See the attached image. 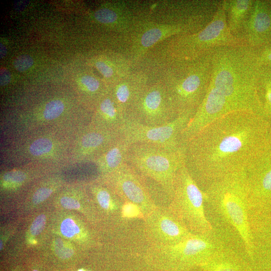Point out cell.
<instances>
[{
  "mask_svg": "<svg viewBox=\"0 0 271 271\" xmlns=\"http://www.w3.org/2000/svg\"><path fill=\"white\" fill-rule=\"evenodd\" d=\"M11 75L10 72L6 69H1L0 73V83L1 86L7 85L11 81Z\"/></svg>",
  "mask_w": 271,
  "mask_h": 271,
  "instance_id": "e575fe53",
  "label": "cell"
},
{
  "mask_svg": "<svg viewBox=\"0 0 271 271\" xmlns=\"http://www.w3.org/2000/svg\"><path fill=\"white\" fill-rule=\"evenodd\" d=\"M99 111L101 120L110 130H117L123 123L125 117L113 97H106L100 102Z\"/></svg>",
  "mask_w": 271,
  "mask_h": 271,
  "instance_id": "ffe728a7",
  "label": "cell"
},
{
  "mask_svg": "<svg viewBox=\"0 0 271 271\" xmlns=\"http://www.w3.org/2000/svg\"><path fill=\"white\" fill-rule=\"evenodd\" d=\"M82 84L87 90L91 93L97 91L100 86V82L94 77L90 75H84L81 78Z\"/></svg>",
  "mask_w": 271,
  "mask_h": 271,
  "instance_id": "4316f807",
  "label": "cell"
},
{
  "mask_svg": "<svg viewBox=\"0 0 271 271\" xmlns=\"http://www.w3.org/2000/svg\"><path fill=\"white\" fill-rule=\"evenodd\" d=\"M127 163L142 177L157 183L171 200L177 174L185 165L183 146L172 150L149 144H131Z\"/></svg>",
  "mask_w": 271,
  "mask_h": 271,
  "instance_id": "8992f818",
  "label": "cell"
},
{
  "mask_svg": "<svg viewBox=\"0 0 271 271\" xmlns=\"http://www.w3.org/2000/svg\"><path fill=\"white\" fill-rule=\"evenodd\" d=\"M270 127L265 118L253 112L226 114L182 144L185 166L197 184L243 170Z\"/></svg>",
  "mask_w": 271,
  "mask_h": 271,
  "instance_id": "6da1fadb",
  "label": "cell"
},
{
  "mask_svg": "<svg viewBox=\"0 0 271 271\" xmlns=\"http://www.w3.org/2000/svg\"><path fill=\"white\" fill-rule=\"evenodd\" d=\"M53 147L52 142L46 138L35 140L30 146V153L35 156L43 155L49 152Z\"/></svg>",
  "mask_w": 271,
  "mask_h": 271,
  "instance_id": "603a6c76",
  "label": "cell"
},
{
  "mask_svg": "<svg viewBox=\"0 0 271 271\" xmlns=\"http://www.w3.org/2000/svg\"><path fill=\"white\" fill-rule=\"evenodd\" d=\"M241 40L254 49L271 43V5L268 0H254Z\"/></svg>",
  "mask_w": 271,
  "mask_h": 271,
  "instance_id": "9a60e30c",
  "label": "cell"
},
{
  "mask_svg": "<svg viewBox=\"0 0 271 271\" xmlns=\"http://www.w3.org/2000/svg\"><path fill=\"white\" fill-rule=\"evenodd\" d=\"M64 105L60 100H53L49 102L45 106L43 116L47 120L56 118L63 112Z\"/></svg>",
  "mask_w": 271,
  "mask_h": 271,
  "instance_id": "7402d4cb",
  "label": "cell"
},
{
  "mask_svg": "<svg viewBox=\"0 0 271 271\" xmlns=\"http://www.w3.org/2000/svg\"><path fill=\"white\" fill-rule=\"evenodd\" d=\"M60 203L62 206L66 209H78L80 207L78 201L69 197H63L60 200Z\"/></svg>",
  "mask_w": 271,
  "mask_h": 271,
  "instance_id": "1f68e13d",
  "label": "cell"
},
{
  "mask_svg": "<svg viewBox=\"0 0 271 271\" xmlns=\"http://www.w3.org/2000/svg\"><path fill=\"white\" fill-rule=\"evenodd\" d=\"M252 226L271 217V127L244 169Z\"/></svg>",
  "mask_w": 271,
  "mask_h": 271,
  "instance_id": "ba28073f",
  "label": "cell"
},
{
  "mask_svg": "<svg viewBox=\"0 0 271 271\" xmlns=\"http://www.w3.org/2000/svg\"><path fill=\"white\" fill-rule=\"evenodd\" d=\"M122 216L126 217H134L137 216H144L138 207L130 202H124L122 212Z\"/></svg>",
  "mask_w": 271,
  "mask_h": 271,
  "instance_id": "f1b7e54d",
  "label": "cell"
},
{
  "mask_svg": "<svg viewBox=\"0 0 271 271\" xmlns=\"http://www.w3.org/2000/svg\"><path fill=\"white\" fill-rule=\"evenodd\" d=\"M225 1L228 28L235 37L242 42L243 29L250 14L254 0Z\"/></svg>",
  "mask_w": 271,
  "mask_h": 271,
  "instance_id": "ac0fdd59",
  "label": "cell"
},
{
  "mask_svg": "<svg viewBox=\"0 0 271 271\" xmlns=\"http://www.w3.org/2000/svg\"><path fill=\"white\" fill-rule=\"evenodd\" d=\"M203 191L205 202L235 229L247 254L253 259L254 240L244 170L209 183Z\"/></svg>",
  "mask_w": 271,
  "mask_h": 271,
  "instance_id": "3957f363",
  "label": "cell"
},
{
  "mask_svg": "<svg viewBox=\"0 0 271 271\" xmlns=\"http://www.w3.org/2000/svg\"><path fill=\"white\" fill-rule=\"evenodd\" d=\"M178 115L159 79L145 86L127 117L146 125L158 126L169 123Z\"/></svg>",
  "mask_w": 271,
  "mask_h": 271,
  "instance_id": "8fae6325",
  "label": "cell"
},
{
  "mask_svg": "<svg viewBox=\"0 0 271 271\" xmlns=\"http://www.w3.org/2000/svg\"><path fill=\"white\" fill-rule=\"evenodd\" d=\"M52 190L48 188H41L37 190L32 197L35 204H39L47 199L52 194Z\"/></svg>",
  "mask_w": 271,
  "mask_h": 271,
  "instance_id": "4dcf8cb0",
  "label": "cell"
},
{
  "mask_svg": "<svg viewBox=\"0 0 271 271\" xmlns=\"http://www.w3.org/2000/svg\"><path fill=\"white\" fill-rule=\"evenodd\" d=\"M33 271H38V270H33Z\"/></svg>",
  "mask_w": 271,
  "mask_h": 271,
  "instance_id": "ab89813d",
  "label": "cell"
},
{
  "mask_svg": "<svg viewBox=\"0 0 271 271\" xmlns=\"http://www.w3.org/2000/svg\"><path fill=\"white\" fill-rule=\"evenodd\" d=\"M194 113H181L169 123L158 126L146 125L126 117L118 132L120 137L130 145L144 143L168 149H178L182 146V132Z\"/></svg>",
  "mask_w": 271,
  "mask_h": 271,
  "instance_id": "30bf717a",
  "label": "cell"
},
{
  "mask_svg": "<svg viewBox=\"0 0 271 271\" xmlns=\"http://www.w3.org/2000/svg\"><path fill=\"white\" fill-rule=\"evenodd\" d=\"M110 174L117 195L124 202L137 206L144 218L157 206L142 177L127 163Z\"/></svg>",
  "mask_w": 271,
  "mask_h": 271,
  "instance_id": "5bb4252c",
  "label": "cell"
},
{
  "mask_svg": "<svg viewBox=\"0 0 271 271\" xmlns=\"http://www.w3.org/2000/svg\"><path fill=\"white\" fill-rule=\"evenodd\" d=\"M7 53V48L2 43H0V57L3 58Z\"/></svg>",
  "mask_w": 271,
  "mask_h": 271,
  "instance_id": "d590c367",
  "label": "cell"
},
{
  "mask_svg": "<svg viewBox=\"0 0 271 271\" xmlns=\"http://www.w3.org/2000/svg\"><path fill=\"white\" fill-rule=\"evenodd\" d=\"M46 221V216L40 214L37 216L30 226V233L34 236L40 234L43 230Z\"/></svg>",
  "mask_w": 271,
  "mask_h": 271,
  "instance_id": "83f0119b",
  "label": "cell"
},
{
  "mask_svg": "<svg viewBox=\"0 0 271 271\" xmlns=\"http://www.w3.org/2000/svg\"><path fill=\"white\" fill-rule=\"evenodd\" d=\"M55 252L57 255L62 258H68L71 257L73 253V250L65 245L61 239H58L55 243Z\"/></svg>",
  "mask_w": 271,
  "mask_h": 271,
  "instance_id": "f546056e",
  "label": "cell"
},
{
  "mask_svg": "<svg viewBox=\"0 0 271 271\" xmlns=\"http://www.w3.org/2000/svg\"><path fill=\"white\" fill-rule=\"evenodd\" d=\"M25 178L23 173L18 171L8 173L4 176L6 181L17 183L22 182Z\"/></svg>",
  "mask_w": 271,
  "mask_h": 271,
  "instance_id": "d6a6232c",
  "label": "cell"
},
{
  "mask_svg": "<svg viewBox=\"0 0 271 271\" xmlns=\"http://www.w3.org/2000/svg\"><path fill=\"white\" fill-rule=\"evenodd\" d=\"M96 199L99 205L105 210L119 209L122 205L117 203L113 199L111 194L106 189H97L96 191ZM122 209V208H120Z\"/></svg>",
  "mask_w": 271,
  "mask_h": 271,
  "instance_id": "44dd1931",
  "label": "cell"
},
{
  "mask_svg": "<svg viewBox=\"0 0 271 271\" xmlns=\"http://www.w3.org/2000/svg\"><path fill=\"white\" fill-rule=\"evenodd\" d=\"M212 51L191 60L166 61L162 79L178 114L195 111L208 88L212 74Z\"/></svg>",
  "mask_w": 271,
  "mask_h": 271,
  "instance_id": "277c9868",
  "label": "cell"
},
{
  "mask_svg": "<svg viewBox=\"0 0 271 271\" xmlns=\"http://www.w3.org/2000/svg\"><path fill=\"white\" fill-rule=\"evenodd\" d=\"M60 230L62 234L68 238L72 237L80 232L79 227L70 218H66L62 221Z\"/></svg>",
  "mask_w": 271,
  "mask_h": 271,
  "instance_id": "d4e9b609",
  "label": "cell"
},
{
  "mask_svg": "<svg viewBox=\"0 0 271 271\" xmlns=\"http://www.w3.org/2000/svg\"><path fill=\"white\" fill-rule=\"evenodd\" d=\"M148 83L147 76L140 72L131 73L116 82L113 98L125 118L130 114L139 95Z\"/></svg>",
  "mask_w": 271,
  "mask_h": 271,
  "instance_id": "2e32d148",
  "label": "cell"
},
{
  "mask_svg": "<svg viewBox=\"0 0 271 271\" xmlns=\"http://www.w3.org/2000/svg\"><path fill=\"white\" fill-rule=\"evenodd\" d=\"M130 145L120 137L114 142L99 160L101 169L111 174L127 163Z\"/></svg>",
  "mask_w": 271,
  "mask_h": 271,
  "instance_id": "d6986e66",
  "label": "cell"
},
{
  "mask_svg": "<svg viewBox=\"0 0 271 271\" xmlns=\"http://www.w3.org/2000/svg\"><path fill=\"white\" fill-rule=\"evenodd\" d=\"M211 63L210 85L230 111H248L264 117L258 94L259 67L255 49L245 44L220 47L212 51Z\"/></svg>",
  "mask_w": 271,
  "mask_h": 271,
  "instance_id": "7a4b0ae2",
  "label": "cell"
},
{
  "mask_svg": "<svg viewBox=\"0 0 271 271\" xmlns=\"http://www.w3.org/2000/svg\"><path fill=\"white\" fill-rule=\"evenodd\" d=\"M203 190L190 174L185 164L179 171L169 208L194 234L213 232L204 208Z\"/></svg>",
  "mask_w": 271,
  "mask_h": 271,
  "instance_id": "9c48e42d",
  "label": "cell"
},
{
  "mask_svg": "<svg viewBox=\"0 0 271 271\" xmlns=\"http://www.w3.org/2000/svg\"><path fill=\"white\" fill-rule=\"evenodd\" d=\"M202 29L197 25L170 20L157 23L144 20L130 34L133 59L139 60L159 42L175 36L196 33Z\"/></svg>",
  "mask_w": 271,
  "mask_h": 271,
  "instance_id": "7c38bea8",
  "label": "cell"
},
{
  "mask_svg": "<svg viewBox=\"0 0 271 271\" xmlns=\"http://www.w3.org/2000/svg\"><path fill=\"white\" fill-rule=\"evenodd\" d=\"M166 41L162 50L166 61L194 60L220 47L243 44L228 28L225 0H220L212 20L203 29Z\"/></svg>",
  "mask_w": 271,
  "mask_h": 271,
  "instance_id": "5b68a950",
  "label": "cell"
},
{
  "mask_svg": "<svg viewBox=\"0 0 271 271\" xmlns=\"http://www.w3.org/2000/svg\"><path fill=\"white\" fill-rule=\"evenodd\" d=\"M268 1L269 3V4H270V5H271V0H268Z\"/></svg>",
  "mask_w": 271,
  "mask_h": 271,
  "instance_id": "f35d334b",
  "label": "cell"
},
{
  "mask_svg": "<svg viewBox=\"0 0 271 271\" xmlns=\"http://www.w3.org/2000/svg\"><path fill=\"white\" fill-rule=\"evenodd\" d=\"M3 244L2 240H1V245H0L1 250L3 249Z\"/></svg>",
  "mask_w": 271,
  "mask_h": 271,
  "instance_id": "8d00e7d4",
  "label": "cell"
},
{
  "mask_svg": "<svg viewBox=\"0 0 271 271\" xmlns=\"http://www.w3.org/2000/svg\"><path fill=\"white\" fill-rule=\"evenodd\" d=\"M78 271H87V270H84L83 269H80Z\"/></svg>",
  "mask_w": 271,
  "mask_h": 271,
  "instance_id": "74e56055",
  "label": "cell"
},
{
  "mask_svg": "<svg viewBox=\"0 0 271 271\" xmlns=\"http://www.w3.org/2000/svg\"><path fill=\"white\" fill-rule=\"evenodd\" d=\"M33 58L28 55H22L16 58L14 61V66L19 71L23 72L28 70L33 64Z\"/></svg>",
  "mask_w": 271,
  "mask_h": 271,
  "instance_id": "484cf974",
  "label": "cell"
},
{
  "mask_svg": "<svg viewBox=\"0 0 271 271\" xmlns=\"http://www.w3.org/2000/svg\"><path fill=\"white\" fill-rule=\"evenodd\" d=\"M200 267L204 271H253L241 257L224 247Z\"/></svg>",
  "mask_w": 271,
  "mask_h": 271,
  "instance_id": "e0dca14e",
  "label": "cell"
},
{
  "mask_svg": "<svg viewBox=\"0 0 271 271\" xmlns=\"http://www.w3.org/2000/svg\"><path fill=\"white\" fill-rule=\"evenodd\" d=\"M224 247L213 232L193 234L183 241L172 246H151L147 259L164 271H190L200 267Z\"/></svg>",
  "mask_w": 271,
  "mask_h": 271,
  "instance_id": "52a82bcc",
  "label": "cell"
},
{
  "mask_svg": "<svg viewBox=\"0 0 271 271\" xmlns=\"http://www.w3.org/2000/svg\"><path fill=\"white\" fill-rule=\"evenodd\" d=\"M259 68H271V43L255 49Z\"/></svg>",
  "mask_w": 271,
  "mask_h": 271,
  "instance_id": "cb8c5ba5",
  "label": "cell"
},
{
  "mask_svg": "<svg viewBox=\"0 0 271 271\" xmlns=\"http://www.w3.org/2000/svg\"><path fill=\"white\" fill-rule=\"evenodd\" d=\"M144 220L146 233L152 246L174 245L194 234L168 207L157 206Z\"/></svg>",
  "mask_w": 271,
  "mask_h": 271,
  "instance_id": "4fadbf2b",
  "label": "cell"
},
{
  "mask_svg": "<svg viewBox=\"0 0 271 271\" xmlns=\"http://www.w3.org/2000/svg\"><path fill=\"white\" fill-rule=\"evenodd\" d=\"M258 77L271 88V68H259Z\"/></svg>",
  "mask_w": 271,
  "mask_h": 271,
  "instance_id": "836d02e7",
  "label": "cell"
}]
</instances>
